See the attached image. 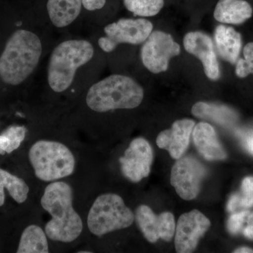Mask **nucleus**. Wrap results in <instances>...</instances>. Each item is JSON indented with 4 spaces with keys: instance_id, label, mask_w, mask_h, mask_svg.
Segmentation results:
<instances>
[{
    "instance_id": "obj_1",
    "label": "nucleus",
    "mask_w": 253,
    "mask_h": 253,
    "mask_svg": "<svg viewBox=\"0 0 253 253\" xmlns=\"http://www.w3.org/2000/svg\"><path fill=\"white\" fill-rule=\"evenodd\" d=\"M41 204L51 217L44 226L48 239L70 244L80 237L83 221L73 206V188L68 183L60 180L50 182L44 188Z\"/></svg>"
},
{
    "instance_id": "obj_2",
    "label": "nucleus",
    "mask_w": 253,
    "mask_h": 253,
    "mask_svg": "<svg viewBox=\"0 0 253 253\" xmlns=\"http://www.w3.org/2000/svg\"><path fill=\"white\" fill-rule=\"evenodd\" d=\"M42 52L39 37L26 30L15 32L0 56V78L6 84L18 85L36 69Z\"/></svg>"
},
{
    "instance_id": "obj_3",
    "label": "nucleus",
    "mask_w": 253,
    "mask_h": 253,
    "mask_svg": "<svg viewBox=\"0 0 253 253\" xmlns=\"http://www.w3.org/2000/svg\"><path fill=\"white\" fill-rule=\"evenodd\" d=\"M144 96V89L132 78L115 74L93 84L86 94V103L91 111L105 113L135 109Z\"/></svg>"
},
{
    "instance_id": "obj_4",
    "label": "nucleus",
    "mask_w": 253,
    "mask_h": 253,
    "mask_svg": "<svg viewBox=\"0 0 253 253\" xmlns=\"http://www.w3.org/2000/svg\"><path fill=\"white\" fill-rule=\"evenodd\" d=\"M94 50L89 42L71 40L63 42L53 50L47 70L48 83L55 92H63L72 84L76 71L89 62Z\"/></svg>"
},
{
    "instance_id": "obj_5",
    "label": "nucleus",
    "mask_w": 253,
    "mask_h": 253,
    "mask_svg": "<svg viewBox=\"0 0 253 253\" xmlns=\"http://www.w3.org/2000/svg\"><path fill=\"white\" fill-rule=\"evenodd\" d=\"M28 158L35 175L44 182H53L72 175L76 159L71 149L60 141L40 139L29 149Z\"/></svg>"
},
{
    "instance_id": "obj_6",
    "label": "nucleus",
    "mask_w": 253,
    "mask_h": 253,
    "mask_svg": "<svg viewBox=\"0 0 253 253\" xmlns=\"http://www.w3.org/2000/svg\"><path fill=\"white\" fill-rule=\"evenodd\" d=\"M135 215L119 195L107 193L96 198L86 217L88 230L96 236L129 227Z\"/></svg>"
},
{
    "instance_id": "obj_7",
    "label": "nucleus",
    "mask_w": 253,
    "mask_h": 253,
    "mask_svg": "<svg viewBox=\"0 0 253 253\" xmlns=\"http://www.w3.org/2000/svg\"><path fill=\"white\" fill-rule=\"evenodd\" d=\"M152 23L144 18H121L104 28V37L99 38V47L111 52L121 44H139L144 42L153 31Z\"/></svg>"
},
{
    "instance_id": "obj_8",
    "label": "nucleus",
    "mask_w": 253,
    "mask_h": 253,
    "mask_svg": "<svg viewBox=\"0 0 253 253\" xmlns=\"http://www.w3.org/2000/svg\"><path fill=\"white\" fill-rule=\"evenodd\" d=\"M180 52V46L171 35L152 31L141 47V61L150 72L158 74L167 71L170 59Z\"/></svg>"
},
{
    "instance_id": "obj_9",
    "label": "nucleus",
    "mask_w": 253,
    "mask_h": 253,
    "mask_svg": "<svg viewBox=\"0 0 253 253\" xmlns=\"http://www.w3.org/2000/svg\"><path fill=\"white\" fill-rule=\"evenodd\" d=\"M206 173V168L196 158H180L172 167L170 183L181 199L190 201L199 195Z\"/></svg>"
},
{
    "instance_id": "obj_10",
    "label": "nucleus",
    "mask_w": 253,
    "mask_h": 253,
    "mask_svg": "<svg viewBox=\"0 0 253 253\" xmlns=\"http://www.w3.org/2000/svg\"><path fill=\"white\" fill-rule=\"evenodd\" d=\"M152 162V148L142 137L131 141L124 156L120 158L123 175L134 183L149 176Z\"/></svg>"
},
{
    "instance_id": "obj_11",
    "label": "nucleus",
    "mask_w": 253,
    "mask_h": 253,
    "mask_svg": "<svg viewBox=\"0 0 253 253\" xmlns=\"http://www.w3.org/2000/svg\"><path fill=\"white\" fill-rule=\"evenodd\" d=\"M210 226L211 221L197 210L181 214L175 229L174 244L176 252H194L199 239L206 234Z\"/></svg>"
},
{
    "instance_id": "obj_12",
    "label": "nucleus",
    "mask_w": 253,
    "mask_h": 253,
    "mask_svg": "<svg viewBox=\"0 0 253 253\" xmlns=\"http://www.w3.org/2000/svg\"><path fill=\"white\" fill-rule=\"evenodd\" d=\"M135 219L145 239L154 244L159 239L170 241L176 229L175 221L171 212L156 215L151 208L141 205L136 209Z\"/></svg>"
},
{
    "instance_id": "obj_13",
    "label": "nucleus",
    "mask_w": 253,
    "mask_h": 253,
    "mask_svg": "<svg viewBox=\"0 0 253 253\" xmlns=\"http://www.w3.org/2000/svg\"><path fill=\"white\" fill-rule=\"evenodd\" d=\"M183 43L186 51L201 61L206 76L211 81H217L220 70L211 37L203 32H190L184 36Z\"/></svg>"
},
{
    "instance_id": "obj_14",
    "label": "nucleus",
    "mask_w": 253,
    "mask_h": 253,
    "mask_svg": "<svg viewBox=\"0 0 253 253\" xmlns=\"http://www.w3.org/2000/svg\"><path fill=\"white\" fill-rule=\"evenodd\" d=\"M196 124L191 119H182L173 123L172 127L161 131L156 139L161 149L167 150L174 159L178 160L187 149L190 137Z\"/></svg>"
},
{
    "instance_id": "obj_15",
    "label": "nucleus",
    "mask_w": 253,
    "mask_h": 253,
    "mask_svg": "<svg viewBox=\"0 0 253 253\" xmlns=\"http://www.w3.org/2000/svg\"><path fill=\"white\" fill-rule=\"evenodd\" d=\"M192 133L195 146L205 158L210 161L225 159L226 151L218 140L212 126L205 122L198 123Z\"/></svg>"
},
{
    "instance_id": "obj_16",
    "label": "nucleus",
    "mask_w": 253,
    "mask_h": 253,
    "mask_svg": "<svg viewBox=\"0 0 253 253\" xmlns=\"http://www.w3.org/2000/svg\"><path fill=\"white\" fill-rule=\"evenodd\" d=\"M214 37L216 48L221 59L235 64L242 45L241 34L234 28L219 25L216 28Z\"/></svg>"
},
{
    "instance_id": "obj_17",
    "label": "nucleus",
    "mask_w": 253,
    "mask_h": 253,
    "mask_svg": "<svg viewBox=\"0 0 253 253\" xmlns=\"http://www.w3.org/2000/svg\"><path fill=\"white\" fill-rule=\"evenodd\" d=\"M252 15V6L245 0H219L214 11L215 20L226 24H241Z\"/></svg>"
},
{
    "instance_id": "obj_18",
    "label": "nucleus",
    "mask_w": 253,
    "mask_h": 253,
    "mask_svg": "<svg viewBox=\"0 0 253 253\" xmlns=\"http://www.w3.org/2000/svg\"><path fill=\"white\" fill-rule=\"evenodd\" d=\"M83 0H48V15L56 27L61 28L71 24L78 17Z\"/></svg>"
},
{
    "instance_id": "obj_19",
    "label": "nucleus",
    "mask_w": 253,
    "mask_h": 253,
    "mask_svg": "<svg viewBox=\"0 0 253 253\" xmlns=\"http://www.w3.org/2000/svg\"><path fill=\"white\" fill-rule=\"evenodd\" d=\"M45 231L37 224L28 226L20 238L17 253H49V241Z\"/></svg>"
},
{
    "instance_id": "obj_20",
    "label": "nucleus",
    "mask_w": 253,
    "mask_h": 253,
    "mask_svg": "<svg viewBox=\"0 0 253 253\" xmlns=\"http://www.w3.org/2000/svg\"><path fill=\"white\" fill-rule=\"evenodd\" d=\"M5 189L18 204H23L28 199L30 188L27 183L22 178L0 168V207L5 203Z\"/></svg>"
},
{
    "instance_id": "obj_21",
    "label": "nucleus",
    "mask_w": 253,
    "mask_h": 253,
    "mask_svg": "<svg viewBox=\"0 0 253 253\" xmlns=\"http://www.w3.org/2000/svg\"><path fill=\"white\" fill-rule=\"evenodd\" d=\"M191 112L196 117L226 126L236 120L235 113L226 106L211 103L198 102L193 106Z\"/></svg>"
},
{
    "instance_id": "obj_22",
    "label": "nucleus",
    "mask_w": 253,
    "mask_h": 253,
    "mask_svg": "<svg viewBox=\"0 0 253 253\" xmlns=\"http://www.w3.org/2000/svg\"><path fill=\"white\" fill-rule=\"evenodd\" d=\"M27 129L23 126L8 127L0 134V155L11 154L19 148L26 138Z\"/></svg>"
},
{
    "instance_id": "obj_23",
    "label": "nucleus",
    "mask_w": 253,
    "mask_h": 253,
    "mask_svg": "<svg viewBox=\"0 0 253 253\" xmlns=\"http://www.w3.org/2000/svg\"><path fill=\"white\" fill-rule=\"evenodd\" d=\"M128 11L141 17L156 16L164 6V0H123Z\"/></svg>"
},
{
    "instance_id": "obj_24",
    "label": "nucleus",
    "mask_w": 253,
    "mask_h": 253,
    "mask_svg": "<svg viewBox=\"0 0 253 253\" xmlns=\"http://www.w3.org/2000/svg\"><path fill=\"white\" fill-rule=\"evenodd\" d=\"M244 59L236 61V74L238 77L244 78L250 74H253V42L245 46Z\"/></svg>"
},
{
    "instance_id": "obj_25",
    "label": "nucleus",
    "mask_w": 253,
    "mask_h": 253,
    "mask_svg": "<svg viewBox=\"0 0 253 253\" xmlns=\"http://www.w3.org/2000/svg\"><path fill=\"white\" fill-rule=\"evenodd\" d=\"M240 196V206L243 208L253 206V176L245 178L241 186V196Z\"/></svg>"
},
{
    "instance_id": "obj_26",
    "label": "nucleus",
    "mask_w": 253,
    "mask_h": 253,
    "mask_svg": "<svg viewBox=\"0 0 253 253\" xmlns=\"http://www.w3.org/2000/svg\"><path fill=\"white\" fill-rule=\"evenodd\" d=\"M250 212H251L249 211H241L232 214L229 217L227 221V229L230 234L235 235L243 230L245 222Z\"/></svg>"
},
{
    "instance_id": "obj_27",
    "label": "nucleus",
    "mask_w": 253,
    "mask_h": 253,
    "mask_svg": "<svg viewBox=\"0 0 253 253\" xmlns=\"http://www.w3.org/2000/svg\"><path fill=\"white\" fill-rule=\"evenodd\" d=\"M83 4L88 11H96L104 7L106 0H83Z\"/></svg>"
},
{
    "instance_id": "obj_28",
    "label": "nucleus",
    "mask_w": 253,
    "mask_h": 253,
    "mask_svg": "<svg viewBox=\"0 0 253 253\" xmlns=\"http://www.w3.org/2000/svg\"><path fill=\"white\" fill-rule=\"evenodd\" d=\"M246 222L247 225L243 229V234L247 239L253 240V212L249 213Z\"/></svg>"
},
{
    "instance_id": "obj_29",
    "label": "nucleus",
    "mask_w": 253,
    "mask_h": 253,
    "mask_svg": "<svg viewBox=\"0 0 253 253\" xmlns=\"http://www.w3.org/2000/svg\"><path fill=\"white\" fill-rule=\"evenodd\" d=\"M239 207H241V206H240L239 195H233V196H231L230 200H229V204H228V211H229V212H234V211Z\"/></svg>"
},
{
    "instance_id": "obj_30",
    "label": "nucleus",
    "mask_w": 253,
    "mask_h": 253,
    "mask_svg": "<svg viewBox=\"0 0 253 253\" xmlns=\"http://www.w3.org/2000/svg\"><path fill=\"white\" fill-rule=\"evenodd\" d=\"M244 145L248 151L253 155V135L248 136L245 139Z\"/></svg>"
},
{
    "instance_id": "obj_31",
    "label": "nucleus",
    "mask_w": 253,
    "mask_h": 253,
    "mask_svg": "<svg viewBox=\"0 0 253 253\" xmlns=\"http://www.w3.org/2000/svg\"><path fill=\"white\" fill-rule=\"evenodd\" d=\"M235 253H253V249H250L247 247L239 248L234 251Z\"/></svg>"
},
{
    "instance_id": "obj_32",
    "label": "nucleus",
    "mask_w": 253,
    "mask_h": 253,
    "mask_svg": "<svg viewBox=\"0 0 253 253\" xmlns=\"http://www.w3.org/2000/svg\"><path fill=\"white\" fill-rule=\"evenodd\" d=\"M78 253H93V252H91V251H78Z\"/></svg>"
}]
</instances>
